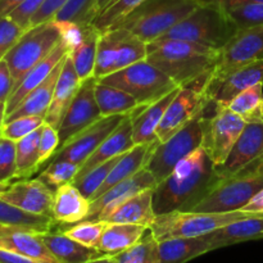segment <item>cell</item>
Here are the masks:
<instances>
[{"label": "cell", "mask_w": 263, "mask_h": 263, "mask_svg": "<svg viewBox=\"0 0 263 263\" xmlns=\"http://www.w3.org/2000/svg\"><path fill=\"white\" fill-rule=\"evenodd\" d=\"M208 252H211V247L204 235L159 241L161 263H186Z\"/></svg>", "instance_id": "1f68e13d"}, {"label": "cell", "mask_w": 263, "mask_h": 263, "mask_svg": "<svg viewBox=\"0 0 263 263\" xmlns=\"http://www.w3.org/2000/svg\"><path fill=\"white\" fill-rule=\"evenodd\" d=\"M211 251L225 248L234 244L263 239V215H254L222 226L204 235Z\"/></svg>", "instance_id": "cb8c5ba5"}, {"label": "cell", "mask_w": 263, "mask_h": 263, "mask_svg": "<svg viewBox=\"0 0 263 263\" xmlns=\"http://www.w3.org/2000/svg\"><path fill=\"white\" fill-rule=\"evenodd\" d=\"M261 82L263 84V58L238 67L217 86L205 92L213 104L228 107L236 95Z\"/></svg>", "instance_id": "ac0fdd59"}, {"label": "cell", "mask_w": 263, "mask_h": 263, "mask_svg": "<svg viewBox=\"0 0 263 263\" xmlns=\"http://www.w3.org/2000/svg\"><path fill=\"white\" fill-rule=\"evenodd\" d=\"M112 2V0H98L97 2V10H98V14H99L100 12H102L103 9H104L105 7H107L109 3Z\"/></svg>", "instance_id": "680465c9"}, {"label": "cell", "mask_w": 263, "mask_h": 263, "mask_svg": "<svg viewBox=\"0 0 263 263\" xmlns=\"http://www.w3.org/2000/svg\"><path fill=\"white\" fill-rule=\"evenodd\" d=\"M221 50L181 40L148 43L146 61L166 73L177 86L184 87L211 74L220 61Z\"/></svg>", "instance_id": "7a4b0ae2"}, {"label": "cell", "mask_w": 263, "mask_h": 263, "mask_svg": "<svg viewBox=\"0 0 263 263\" xmlns=\"http://www.w3.org/2000/svg\"><path fill=\"white\" fill-rule=\"evenodd\" d=\"M262 100H263V84H257L244 90L236 95L228 108L240 116L247 123L258 122L262 120Z\"/></svg>", "instance_id": "74e56055"}, {"label": "cell", "mask_w": 263, "mask_h": 263, "mask_svg": "<svg viewBox=\"0 0 263 263\" xmlns=\"http://www.w3.org/2000/svg\"><path fill=\"white\" fill-rule=\"evenodd\" d=\"M0 138H2V126H0Z\"/></svg>", "instance_id": "94428289"}, {"label": "cell", "mask_w": 263, "mask_h": 263, "mask_svg": "<svg viewBox=\"0 0 263 263\" xmlns=\"http://www.w3.org/2000/svg\"><path fill=\"white\" fill-rule=\"evenodd\" d=\"M107 225L108 222L105 221H81L74 225L62 226L59 231L84 246L98 249Z\"/></svg>", "instance_id": "7bdbcfd3"}, {"label": "cell", "mask_w": 263, "mask_h": 263, "mask_svg": "<svg viewBox=\"0 0 263 263\" xmlns=\"http://www.w3.org/2000/svg\"><path fill=\"white\" fill-rule=\"evenodd\" d=\"M0 263H44V262L35 261V259L28 258V257L13 253V252L5 251V249H0Z\"/></svg>", "instance_id": "db71d44e"}, {"label": "cell", "mask_w": 263, "mask_h": 263, "mask_svg": "<svg viewBox=\"0 0 263 263\" xmlns=\"http://www.w3.org/2000/svg\"><path fill=\"white\" fill-rule=\"evenodd\" d=\"M27 30H23L21 26L9 17L0 18V61L5 58L10 49L15 45Z\"/></svg>", "instance_id": "c3c4849f"}, {"label": "cell", "mask_w": 263, "mask_h": 263, "mask_svg": "<svg viewBox=\"0 0 263 263\" xmlns=\"http://www.w3.org/2000/svg\"><path fill=\"white\" fill-rule=\"evenodd\" d=\"M204 126L205 109L168 140L159 143L156 146L146 168L152 172L157 185L174 171L181 159L203 145Z\"/></svg>", "instance_id": "9c48e42d"}, {"label": "cell", "mask_w": 263, "mask_h": 263, "mask_svg": "<svg viewBox=\"0 0 263 263\" xmlns=\"http://www.w3.org/2000/svg\"><path fill=\"white\" fill-rule=\"evenodd\" d=\"M146 2L149 0H112L92 21V27L100 33L120 27Z\"/></svg>", "instance_id": "d590c367"}, {"label": "cell", "mask_w": 263, "mask_h": 263, "mask_svg": "<svg viewBox=\"0 0 263 263\" xmlns=\"http://www.w3.org/2000/svg\"><path fill=\"white\" fill-rule=\"evenodd\" d=\"M210 107L212 109L211 115L208 108H205L203 146L207 149L215 166L220 167L225 163L247 122L228 107L216 105L212 102H210Z\"/></svg>", "instance_id": "8fae6325"}, {"label": "cell", "mask_w": 263, "mask_h": 263, "mask_svg": "<svg viewBox=\"0 0 263 263\" xmlns=\"http://www.w3.org/2000/svg\"><path fill=\"white\" fill-rule=\"evenodd\" d=\"M99 36L100 32L95 30L92 25L85 26L81 40L69 53L72 62H73L74 69L77 72V76L81 81L94 77Z\"/></svg>", "instance_id": "836d02e7"}, {"label": "cell", "mask_w": 263, "mask_h": 263, "mask_svg": "<svg viewBox=\"0 0 263 263\" xmlns=\"http://www.w3.org/2000/svg\"><path fill=\"white\" fill-rule=\"evenodd\" d=\"M41 127L15 141L17 152V179H30L32 175L40 170V153H39V141H40Z\"/></svg>", "instance_id": "8d00e7d4"}, {"label": "cell", "mask_w": 263, "mask_h": 263, "mask_svg": "<svg viewBox=\"0 0 263 263\" xmlns=\"http://www.w3.org/2000/svg\"><path fill=\"white\" fill-rule=\"evenodd\" d=\"M54 193L40 179H20L0 192V199L35 215L51 216Z\"/></svg>", "instance_id": "2e32d148"}, {"label": "cell", "mask_w": 263, "mask_h": 263, "mask_svg": "<svg viewBox=\"0 0 263 263\" xmlns=\"http://www.w3.org/2000/svg\"><path fill=\"white\" fill-rule=\"evenodd\" d=\"M13 86H14V82H13L9 66L5 59H3L0 61V104L2 105L7 107V102L12 94Z\"/></svg>", "instance_id": "816d5d0a"}, {"label": "cell", "mask_w": 263, "mask_h": 263, "mask_svg": "<svg viewBox=\"0 0 263 263\" xmlns=\"http://www.w3.org/2000/svg\"><path fill=\"white\" fill-rule=\"evenodd\" d=\"M133 117L134 113L125 116L120 125L107 136V139L98 146L97 151L80 167L79 174L74 177V180L80 179L87 172L91 171L92 168L105 163L107 161L122 156L123 153L135 146V143L133 140Z\"/></svg>", "instance_id": "d6986e66"}, {"label": "cell", "mask_w": 263, "mask_h": 263, "mask_svg": "<svg viewBox=\"0 0 263 263\" xmlns=\"http://www.w3.org/2000/svg\"><path fill=\"white\" fill-rule=\"evenodd\" d=\"M80 166L67 159H57L46 164L40 174L39 179L45 182L53 192H55L62 185L73 182L74 177L79 174Z\"/></svg>", "instance_id": "b9f144b4"}, {"label": "cell", "mask_w": 263, "mask_h": 263, "mask_svg": "<svg viewBox=\"0 0 263 263\" xmlns=\"http://www.w3.org/2000/svg\"><path fill=\"white\" fill-rule=\"evenodd\" d=\"M67 2L68 0H46L43 4V7L32 17V20L30 22V27H33V26L41 25V23L53 20L57 13L66 5Z\"/></svg>", "instance_id": "f907efd6"}, {"label": "cell", "mask_w": 263, "mask_h": 263, "mask_svg": "<svg viewBox=\"0 0 263 263\" xmlns=\"http://www.w3.org/2000/svg\"><path fill=\"white\" fill-rule=\"evenodd\" d=\"M0 126H2V121H0Z\"/></svg>", "instance_id": "6125c7cd"}, {"label": "cell", "mask_w": 263, "mask_h": 263, "mask_svg": "<svg viewBox=\"0 0 263 263\" xmlns=\"http://www.w3.org/2000/svg\"><path fill=\"white\" fill-rule=\"evenodd\" d=\"M254 215H261V213H249L243 211H233V212L172 211L157 216L149 230L158 241L174 238H198V236L207 235L229 223Z\"/></svg>", "instance_id": "5b68a950"}, {"label": "cell", "mask_w": 263, "mask_h": 263, "mask_svg": "<svg viewBox=\"0 0 263 263\" xmlns=\"http://www.w3.org/2000/svg\"><path fill=\"white\" fill-rule=\"evenodd\" d=\"M148 231L149 228L141 225L108 223L98 246V251L107 256H115L139 243Z\"/></svg>", "instance_id": "f546056e"}, {"label": "cell", "mask_w": 263, "mask_h": 263, "mask_svg": "<svg viewBox=\"0 0 263 263\" xmlns=\"http://www.w3.org/2000/svg\"><path fill=\"white\" fill-rule=\"evenodd\" d=\"M112 257L116 263H161L159 241L149 230L139 243Z\"/></svg>", "instance_id": "f35d334b"}, {"label": "cell", "mask_w": 263, "mask_h": 263, "mask_svg": "<svg viewBox=\"0 0 263 263\" xmlns=\"http://www.w3.org/2000/svg\"><path fill=\"white\" fill-rule=\"evenodd\" d=\"M156 186L157 181L154 176L146 167H144L130 179L118 182L104 194L92 199L90 202L89 215L85 221H104V218L121 203L144 190L156 189Z\"/></svg>", "instance_id": "9a60e30c"}, {"label": "cell", "mask_w": 263, "mask_h": 263, "mask_svg": "<svg viewBox=\"0 0 263 263\" xmlns=\"http://www.w3.org/2000/svg\"><path fill=\"white\" fill-rule=\"evenodd\" d=\"M123 33H125L123 27L113 28V30L100 33L99 40H98L97 59H95V79L102 80L115 72L118 46L122 40Z\"/></svg>", "instance_id": "e575fe53"}, {"label": "cell", "mask_w": 263, "mask_h": 263, "mask_svg": "<svg viewBox=\"0 0 263 263\" xmlns=\"http://www.w3.org/2000/svg\"><path fill=\"white\" fill-rule=\"evenodd\" d=\"M66 58L53 69V72L46 77L43 84H40L35 90H32L23 99V102L9 116L5 117L4 122H8V121H12L18 117H23V116H43V117H45L46 112H48L49 107L51 104V100H53L57 81H58V77L61 74L62 68H63Z\"/></svg>", "instance_id": "f1b7e54d"}, {"label": "cell", "mask_w": 263, "mask_h": 263, "mask_svg": "<svg viewBox=\"0 0 263 263\" xmlns=\"http://www.w3.org/2000/svg\"><path fill=\"white\" fill-rule=\"evenodd\" d=\"M262 120H263V100H262Z\"/></svg>", "instance_id": "91938a15"}, {"label": "cell", "mask_w": 263, "mask_h": 263, "mask_svg": "<svg viewBox=\"0 0 263 263\" xmlns=\"http://www.w3.org/2000/svg\"><path fill=\"white\" fill-rule=\"evenodd\" d=\"M71 51L68 43L62 37V40L57 44L55 48L53 49L50 54L48 57L43 59L41 62H39L22 79V81L18 84V86L10 94L9 99L7 102V116H9L21 103L23 102L26 97L30 94L32 90H35L36 87L40 84H43L46 80V77L53 72V69L66 58L67 55Z\"/></svg>", "instance_id": "ffe728a7"}, {"label": "cell", "mask_w": 263, "mask_h": 263, "mask_svg": "<svg viewBox=\"0 0 263 263\" xmlns=\"http://www.w3.org/2000/svg\"><path fill=\"white\" fill-rule=\"evenodd\" d=\"M62 37L61 25L54 20L30 27L23 33L4 58L14 82L13 90L39 62L53 51Z\"/></svg>", "instance_id": "52a82bcc"}, {"label": "cell", "mask_w": 263, "mask_h": 263, "mask_svg": "<svg viewBox=\"0 0 263 263\" xmlns=\"http://www.w3.org/2000/svg\"><path fill=\"white\" fill-rule=\"evenodd\" d=\"M159 143H161V141H156V143L149 144H139V145H135L133 149H130L128 152L123 153L122 156L120 157V159L117 161V163L113 166L112 171L108 175L105 182L100 186V189L98 190L97 194L94 195L92 199L100 197V195L104 194L107 190H109L110 187L115 186L116 184H118V182L123 181V180L126 179H130L131 176L138 174L140 170L146 167L152 154H153L154 149H156V146L158 145ZM91 200H90V202H91Z\"/></svg>", "instance_id": "484cf974"}, {"label": "cell", "mask_w": 263, "mask_h": 263, "mask_svg": "<svg viewBox=\"0 0 263 263\" xmlns=\"http://www.w3.org/2000/svg\"><path fill=\"white\" fill-rule=\"evenodd\" d=\"M199 5L198 0H158L154 4L146 2L120 27L127 28L148 44L162 37Z\"/></svg>", "instance_id": "8992f818"}, {"label": "cell", "mask_w": 263, "mask_h": 263, "mask_svg": "<svg viewBox=\"0 0 263 263\" xmlns=\"http://www.w3.org/2000/svg\"><path fill=\"white\" fill-rule=\"evenodd\" d=\"M0 249L13 252L44 263H58L41 235L22 229L0 226Z\"/></svg>", "instance_id": "7402d4cb"}, {"label": "cell", "mask_w": 263, "mask_h": 263, "mask_svg": "<svg viewBox=\"0 0 263 263\" xmlns=\"http://www.w3.org/2000/svg\"><path fill=\"white\" fill-rule=\"evenodd\" d=\"M98 81L128 92L138 100L141 108L149 107L180 87L146 59L113 72L112 74Z\"/></svg>", "instance_id": "ba28073f"}, {"label": "cell", "mask_w": 263, "mask_h": 263, "mask_svg": "<svg viewBox=\"0 0 263 263\" xmlns=\"http://www.w3.org/2000/svg\"><path fill=\"white\" fill-rule=\"evenodd\" d=\"M22 2H25V0H0V18L7 17Z\"/></svg>", "instance_id": "9f6ffc18"}, {"label": "cell", "mask_w": 263, "mask_h": 263, "mask_svg": "<svg viewBox=\"0 0 263 263\" xmlns=\"http://www.w3.org/2000/svg\"><path fill=\"white\" fill-rule=\"evenodd\" d=\"M44 123H45V117L43 116H23V117L14 118L3 123L2 136L13 141H18L40 128Z\"/></svg>", "instance_id": "bcb514c9"}, {"label": "cell", "mask_w": 263, "mask_h": 263, "mask_svg": "<svg viewBox=\"0 0 263 263\" xmlns=\"http://www.w3.org/2000/svg\"><path fill=\"white\" fill-rule=\"evenodd\" d=\"M238 30L226 10L215 5L200 4L159 39L189 41L222 50Z\"/></svg>", "instance_id": "3957f363"}, {"label": "cell", "mask_w": 263, "mask_h": 263, "mask_svg": "<svg viewBox=\"0 0 263 263\" xmlns=\"http://www.w3.org/2000/svg\"><path fill=\"white\" fill-rule=\"evenodd\" d=\"M0 226L44 234L53 231V229L57 226V221L50 216L26 212V211L0 199Z\"/></svg>", "instance_id": "d6a6232c"}, {"label": "cell", "mask_w": 263, "mask_h": 263, "mask_svg": "<svg viewBox=\"0 0 263 263\" xmlns=\"http://www.w3.org/2000/svg\"><path fill=\"white\" fill-rule=\"evenodd\" d=\"M123 118L125 116H110V117L100 118L99 121L92 123L91 126L67 141L63 146H61L51 157L50 162L57 159H67L81 167L86 159L97 151L98 146L107 139V136L120 125Z\"/></svg>", "instance_id": "5bb4252c"}, {"label": "cell", "mask_w": 263, "mask_h": 263, "mask_svg": "<svg viewBox=\"0 0 263 263\" xmlns=\"http://www.w3.org/2000/svg\"><path fill=\"white\" fill-rule=\"evenodd\" d=\"M200 4L215 5L221 9H229L231 7H238L243 4H256V3H263V0H198Z\"/></svg>", "instance_id": "f5cc1de1"}, {"label": "cell", "mask_w": 263, "mask_h": 263, "mask_svg": "<svg viewBox=\"0 0 263 263\" xmlns=\"http://www.w3.org/2000/svg\"><path fill=\"white\" fill-rule=\"evenodd\" d=\"M180 87L175 89L166 97L159 99L158 102L153 103L152 105L146 107L145 109L139 110L134 113L133 117V140L135 145L139 144L156 143L158 140L157 130L168 108L170 103L174 100L176 94L179 92Z\"/></svg>", "instance_id": "4316f807"}, {"label": "cell", "mask_w": 263, "mask_h": 263, "mask_svg": "<svg viewBox=\"0 0 263 263\" xmlns=\"http://www.w3.org/2000/svg\"><path fill=\"white\" fill-rule=\"evenodd\" d=\"M97 82L98 79H95V77H90V79L82 81L79 92L67 109L66 115H64L63 120L58 127L59 148L63 146L67 141L71 140L77 134H80L85 128L103 118L99 107L97 104V99H95V85H97Z\"/></svg>", "instance_id": "4fadbf2b"}, {"label": "cell", "mask_w": 263, "mask_h": 263, "mask_svg": "<svg viewBox=\"0 0 263 263\" xmlns=\"http://www.w3.org/2000/svg\"><path fill=\"white\" fill-rule=\"evenodd\" d=\"M90 200L72 182L62 185L54 193L51 216L57 223L68 226L86 220Z\"/></svg>", "instance_id": "603a6c76"}, {"label": "cell", "mask_w": 263, "mask_h": 263, "mask_svg": "<svg viewBox=\"0 0 263 263\" xmlns=\"http://www.w3.org/2000/svg\"><path fill=\"white\" fill-rule=\"evenodd\" d=\"M211 77L212 73L205 74L193 84L180 87L176 97L170 103L157 130V136L161 143L179 133L207 108L211 100L205 90Z\"/></svg>", "instance_id": "30bf717a"}, {"label": "cell", "mask_w": 263, "mask_h": 263, "mask_svg": "<svg viewBox=\"0 0 263 263\" xmlns=\"http://www.w3.org/2000/svg\"><path fill=\"white\" fill-rule=\"evenodd\" d=\"M263 189V156L233 176L218 179L204 198L193 208L195 212L240 211Z\"/></svg>", "instance_id": "277c9868"}, {"label": "cell", "mask_w": 263, "mask_h": 263, "mask_svg": "<svg viewBox=\"0 0 263 263\" xmlns=\"http://www.w3.org/2000/svg\"><path fill=\"white\" fill-rule=\"evenodd\" d=\"M240 211L249 213H263V189L259 190Z\"/></svg>", "instance_id": "11a10c76"}, {"label": "cell", "mask_w": 263, "mask_h": 263, "mask_svg": "<svg viewBox=\"0 0 263 263\" xmlns=\"http://www.w3.org/2000/svg\"><path fill=\"white\" fill-rule=\"evenodd\" d=\"M146 55H148V44L134 35L133 32H130L127 28H125V33H123V37L118 46L115 72L144 61L146 59Z\"/></svg>", "instance_id": "60d3db41"}, {"label": "cell", "mask_w": 263, "mask_h": 263, "mask_svg": "<svg viewBox=\"0 0 263 263\" xmlns=\"http://www.w3.org/2000/svg\"><path fill=\"white\" fill-rule=\"evenodd\" d=\"M86 263H116V262H115V258H113L112 256H107V254H104V256L99 257V258L91 259V261H89Z\"/></svg>", "instance_id": "6f0895ef"}, {"label": "cell", "mask_w": 263, "mask_h": 263, "mask_svg": "<svg viewBox=\"0 0 263 263\" xmlns=\"http://www.w3.org/2000/svg\"><path fill=\"white\" fill-rule=\"evenodd\" d=\"M40 235L58 263H86L91 259L104 256L98 249L84 246L67 236L62 231H58V233L50 231V233L40 234Z\"/></svg>", "instance_id": "83f0119b"}, {"label": "cell", "mask_w": 263, "mask_h": 263, "mask_svg": "<svg viewBox=\"0 0 263 263\" xmlns=\"http://www.w3.org/2000/svg\"><path fill=\"white\" fill-rule=\"evenodd\" d=\"M81 84L82 81L77 76L73 62H72L71 55L68 54L66 61H64L63 68H62L61 74H59L58 81H57L51 104L49 107L48 112H46L45 123L53 126L54 128L58 130L67 109H68L71 103L73 102L74 97L79 92Z\"/></svg>", "instance_id": "44dd1931"}, {"label": "cell", "mask_w": 263, "mask_h": 263, "mask_svg": "<svg viewBox=\"0 0 263 263\" xmlns=\"http://www.w3.org/2000/svg\"><path fill=\"white\" fill-rule=\"evenodd\" d=\"M225 10L239 30L263 25V3L238 5Z\"/></svg>", "instance_id": "7dc6e473"}, {"label": "cell", "mask_w": 263, "mask_h": 263, "mask_svg": "<svg viewBox=\"0 0 263 263\" xmlns=\"http://www.w3.org/2000/svg\"><path fill=\"white\" fill-rule=\"evenodd\" d=\"M98 0H68L53 18L55 22L73 23L85 27L97 18Z\"/></svg>", "instance_id": "ab89813d"}, {"label": "cell", "mask_w": 263, "mask_h": 263, "mask_svg": "<svg viewBox=\"0 0 263 263\" xmlns=\"http://www.w3.org/2000/svg\"><path fill=\"white\" fill-rule=\"evenodd\" d=\"M120 157H116V158L110 159V161H107L105 163L95 167L91 171L87 172L86 175H84V176L80 177V179L74 180L72 184H73L74 186L87 198V199L91 200L92 198H94V195L97 194L98 190L100 189V186L105 182L108 175L112 171L113 166L117 163Z\"/></svg>", "instance_id": "ee69618b"}, {"label": "cell", "mask_w": 263, "mask_h": 263, "mask_svg": "<svg viewBox=\"0 0 263 263\" xmlns=\"http://www.w3.org/2000/svg\"><path fill=\"white\" fill-rule=\"evenodd\" d=\"M59 148L58 130L53 126L44 123L41 126L40 141H39V153H40V167L50 161Z\"/></svg>", "instance_id": "681fc988"}, {"label": "cell", "mask_w": 263, "mask_h": 263, "mask_svg": "<svg viewBox=\"0 0 263 263\" xmlns=\"http://www.w3.org/2000/svg\"><path fill=\"white\" fill-rule=\"evenodd\" d=\"M95 99L103 117L127 116L145 108H141L138 100L128 92L98 81L95 85Z\"/></svg>", "instance_id": "4dcf8cb0"}, {"label": "cell", "mask_w": 263, "mask_h": 263, "mask_svg": "<svg viewBox=\"0 0 263 263\" xmlns=\"http://www.w3.org/2000/svg\"><path fill=\"white\" fill-rule=\"evenodd\" d=\"M263 58V25L240 28L221 50L220 61L208 82L207 90L222 82L238 67Z\"/></svg>", "instance_id": "7c38bea8"}, {"label": "cell", "mask_w": 263, "mask_h": 263, "mask_svg": "<svg viewBox=\"0 0 263 263\" xmlns=\"http://www.w3.org/2000/svg\"><path fill=\"white\" fill-rule=\"evenodd\" d=\"M153 194L154 189H148L128 198L116 207L104 221L108 223H133L151 229L157 217L153 207Z\"/></svg>", "instance_id": "d4e9b609"}, {"label": "cell", "mask_w": 263, "mask_h": 263, "mask_svg": "<svg viewBox=\"0 0 263 263\" xmlns=\"http://www.w3.org/2000/svg\"><path fill=\"white\" fill-rule=\"evenodd\" d=\"M263 156V121L248 122L225 163L216 167L218 179L233 176Z\"/></svg>", "instance_id": "e0dca14e"}, {"label": "cell", "mask_w": 263, "mask_h": 263, "mask_svg": "<svg viewBox=\"0 0 263 263\" xmlns=\"http://www.w3.org/2000/svg\"><path fill=\"white\" fill-rule=\"evenodd\" d=\"M217 180L216 166L207 149L199 146L156 186L153 207L157 216L172 211H193Z\"/></svg>", "instance_id": "6da1fadb"}, {"label": "cell", "mask_w": 263, "mask_h": 263, "mask_svg": "<svg viewBox=\"0 0 263 263\" xmlns=\"http://www.w3.org/2000/svg\"><path fill=\"white\" fill-rule=\"evenodd\" d=\"M17 179V152L15 141L0 138V187L7 189Z\"/></svg>", "instance_id": "f6af8a7d"}]
</instances>
